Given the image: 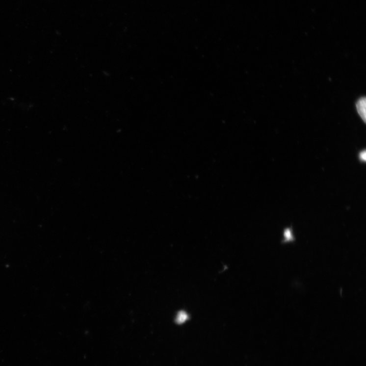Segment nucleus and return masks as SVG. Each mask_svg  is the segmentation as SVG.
<instances>
[{"label": "nucleus", "mask_w": 366, "mask_h": 366, "mask_svg": "<svg viewBox=\"0 0 366 366\" xmlns=\"http://www.w3.org/2000/svg\"><path fill=\"white\" fill-rule=\"evenodd\" d=\"M188 319V315L185 312H180L178 313L176 321L178 324H182Z\"/></svg>", "instance_id": "obj_3"}, {"label": "nucleus", "mask_w": 366, "mask_h": 366, "mask_svg": "<svg viewBox=\"0 0 366 366\" xmlns=\"http://www.w3.org/2000/svg\"><path fill=\"white\" fill-rule=\"evenodd\" d=\"M356 108L359 115L365 123L366 121V101L365 97L359 98L356 103Z\"/></svg>", "instance_id": "obj_1"}, {"label": "nucleus", "mask_w": 366, "mask_h": 366, "mask_svg": "<svg viewBox=\"0 0 366 366\" xmlns=\"http://www.w3.org/2000/svg\"><path fill=\"white\" fill-rule=\"evenodd\" d=\"M359 157L360 160L362 162L366 161V151L365 150L361 151L359 153Z\"/></svg>", "instance_id": "obj_4"}, {"label": "nucleus", "mask_w": 366, "mask_h": 366, "mask_svg": "<svg viewBox=\"0 0 366 366\" xmlns=\"http://www.w3.org/2000/svg\"><path fill=\"white\" fill-rule=\"evenodd\" d=\"M284 238L283 239V240L281 241V243H282L288 242H294L295 240L291 228H288L284 230Z\"/></svg>", "instance_id": "obj_2"}]
</instances>
